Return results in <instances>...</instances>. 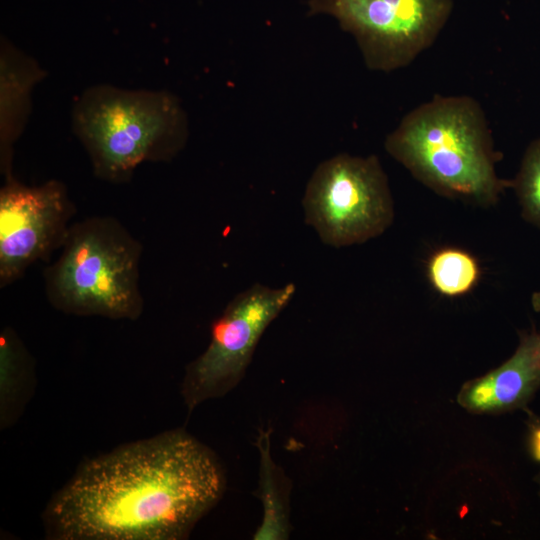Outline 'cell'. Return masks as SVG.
Returning a JSON list of instances; mask_svg holds the SVG:
<instances>
[{
  "mask_svg": "<svg viewBox=\"0 0 540 540\" xmlns=\"http://www.w3.org/2000/svg\"><path fill=\"white\" fill-rule=\"evenodd\" d=\"M295 292L292 282L281 287L255 283L226 305L211 324L208 346L185 368L181 396L189 413L240 383L263 333Z\"/></svg>",
  "mask_w": 540,
  "mask_h": 540,
  "instance_id": "8992f818",
  "label": "cell"
},
{
  "mask_svg": "<svg viewBox=\"0 0 540 540\" xmlns=\"http://www.w3.org/2000/svg\"><path fill=\"white\" fill-rule=\"evenodd\" d=\"M431 286L446 297H459L478 284L481 269L477 259L457 247H444L434 252L427 262Z\"/></svg>",
  "mask_w": 540,
  "mask_h": 540,
  "instance_id": "4fadbf2b",
  "label": "cell"
},
{
  "mask_svg": "<svg viewBox=\"0 0 540 540\" xmlns=\"http://www.w3.org/2000/svg\"><path fill=\"white\" fill-rule=\"evenodd\" d=\"M310 14H325L356 41L368 69L391 72L432 46L453 0H309Z\"/></svg>",
  "mask_w": 540,
  "mask_h": 540,
  "instance_id": "52a82bcc",
  "label": "cell"
},
{
  "mask_svg": "<svg viewBox=\"0 0 540 540\" xmlns=\"http://www.w3.org/2000/svg\"><path fill=\"white\" fill-rule=\"evenodd\" d=\"M76 207L65 184L51 179L26 185L15 176L0 189V288L48 261L64 245Z\"/></svg>",
  "mask_w": 540,
  "mask_h": 540,
  "instance_id": "ba28073f",
  "label": "cell"
},
{
  "mask_svg": "<svg viewBox=\"0 0 540 540\" xmlns=\"http://www.w3.org/2000/svg\"><path fill=\"white\" fill-rule=\"evenodd\" d=\"M512 183L523 219L540 229V139L527 147Z\"/></svg>",
  "mask_w": 540,
  "mask_h": 540,
  "instance_id": "5bb4252c",
  "label": "cell"
},
{
  "mask_svg": "<svg viewBox=\"0 0 540 540\" xmlns=\"http://www.w3.org/2000/svg\"><path fill=\"white\" fill-rule=\"evenodd\" d=\"M540 388V332L519 333L513 355L483 376L465 382L458 404L474 414H499L523 409Z\"/></svg>",
  "mask_w": 540,
  "mask_h": 540,
  "instance_id": "9c48e42d",
  "label": "cell"
},
{
  "mask_svg": "<svg viewBox=\"0 0 540 540\" xmlns=\"http://www.w3.org/2000/svg\"><path fill=\"white\" fill-rule=\"evenodd\" d=\"M46 77L39 63L2 37L0 45V171L14 176V147L31 112L32 92Z\"/></svg>",
  "mask_w": 540,
  "mask_h": 540,
  "instance_id": "30bf717a",
  "label": "cell"
},
{
  "mask_svg": "<svg viewBox=\"0 0 540 540\" xmlns=\"http://www.w3.org/2000/svg\"><path fill=\"white\" fill-rule=\"evenodd\" d=\"M271 431L260 430L255 443L259 451V487L257 496L262 504V521L255 540H285L289 538V496L291 484L271 455Z\"/></svg>",
  "mask_w": 540,
  "mask_h": 540,
  "instance_id": "7c38bea8",
  "label": "cell"
},
{
  "mask_svg": "<svg viewBox=\"0 0 540 540\" xmlns=\"http://www.w3.org/2000/svg\"><path fill=\"white\" fill-rule=\"evenodd\" d=\"M35 386L34 359L10 327L0 334V426L11 427L22 415Z\"/></svg>",
  "mask_w": 540,
  "mask_h": 540,
  "instance_id": "8fae6325",
  "label": "cell"
},
{
  "mask_svg": "<svg viewBox=\"0 0 540 540\" xmlns=\"http://www.w3.org/2000/svg\"><path fill=\"white\" fill-rule=\"evenodd\" d=\"M536 482H537L538 487H539V496H540V472L538 473V475L536 477Z\"/></svg>",
  "mask_w": 540,
  "mask_h": 540,
  "instance_id": "e0dca14e",
  "label": "cell"
},
{
  "mask_svg": "<svg viewBox=\"0 0 540 540\" xmlns=\"http://www.w3.org/2000/svg\"><path fill=\"white\" fill-rule=\"evenodd\" d=\"M387 153L438 195L479 207L495 205L512 180L497 175L487 117L467 95H435L388 134Z\"/></svg>",
  "mask_w": 540,
  "mask_h": 540,
  "instance_id": "7a4b0ae2",
  "label": "cell"
},
{
  "mask_svg": "<svg viewBox=\"0 0 540 540\" xmlns=\"http://www.w3.org/2000/svg\"><path fill=\"white\" fill-rule=\"evenodd\" d=\"M531 305L536 312H540V292H534L532 294Z\"/></svg>",
  "mask_w": 540,
  "mask_h": 540,
  "instance_id": "2e32d148",
  "label": "cell"
},
{
  "mask_svg": "<svg viewBox=\"0 0 540 540\" xmlns=\"http://www.w3.org/2000/svg\"><path fill=\"white\" fill-rule=\"evenodd\" d=\"M527 446L530 456L540 462V417L535 415L528 421Z\"/></svg>",
  "mask_w": 540,
  "mask_h": 540,
  "instance_id": "9a60e30c",
  "label": "cell"
},
{
  "mask_svg": "<svg viewBox=\"0 0 540 540\" xmlns=\"http://www.w3.org/2000/svg\"><path fill=\"white\" fill-rule=\"evenodd\" d=\"M215 452L185 429L122 444L79 464L48 501L51 540H182L222 499Z\"/></svg>",
  "mask_w": 540,
  "mask_h": 540,
  "instance_id": "6da1fadb",
  "label": "cell"
},
{
  "mask_svg": "<svg viewBox=\"0 0 540 540\" xmlns=\"http://www.w3.org/2000/svg\"><path fill=\"white\" fill-rule=\"evenodd\" d=\"M305 223L320 240L341 248L383 234L393 223L394 202L376 155H335L312 173L302 199Z\"/></svg>",
  "mask_w": 540,
  "mask_h": 540,
  "instance_id": "5b68a950",
  "label": "cell"
},
{
  "mask_svg": "<svg viewBox=\"0 0 540 540\" xmlns=\"http://www.w3.org/2000/svg\"><path fill=\"white\" fill-rule=\"evenodd\" d=\"M71 120L93 174L113 184L130 181L145 162L173 160L189 136L180 100L165 90L92 85L74 101Z\"/></svg>",
  "mask_w": 540,
  "mask_h": 540,
  "instance_id": "3957f363",
  "label": "cell"
},
{
  "mask_svg": "<svg viewBox=\"0 0 540 540\" xmlns=\"http://www.w3.org/2000/svg\"><path fill=\"white\" fill-rule=\"evenodd\" d=\"M141 242L112 216L74 221L59 256L43 271L56 310L75 316L135 321L144 310Z\"/></svg>",
  "mask_w": 540,
  "mask_h": 540,
  "instance_id": "277c9868",
  "label": "cell"
}]
</instances>
